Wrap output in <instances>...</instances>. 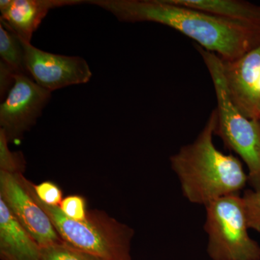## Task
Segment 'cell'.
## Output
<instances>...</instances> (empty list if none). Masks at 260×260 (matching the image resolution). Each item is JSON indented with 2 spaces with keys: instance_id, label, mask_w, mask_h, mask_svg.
<instances>
[{
  "instance_id": "cell-1",
  "label": "cell",
  "mask_w": 260,
  "mask_h": 260,
  "mask_svg": "<svg viewBox=\"0 0 260 260\" xmlns=\"http://www.w3.org/2000/svg\"><path fill=\"white\" fill-rule=\"evenodd\" d=\"M126 23L152 22L175 29L214 52L221 60H237L260 47V28L175 4L172 0H92Z\"/></svg>"
},
{
  "instance_id": "cell-2",
  "label": "cell",
  "mask_w": 260,
  "mask_h": 260,
  "mask_svg": "<svg viewBox=\"0 0 260 260\" xmlns=\"http://www.w3.org/2000/svg\"><path fill=\"white\" fill-rule=\"evenodd\" d=\"M217 122L215 109L194 141L181 147L170 158L183 196L193 204L206 206L218 198L239 194L248 183L239 159L214 145Z\"/></svg>"
},
{
  "instance_id": "cell-3",
  "label": "cell",
  "mask_w": 260,
  "mask_h": 260,
  "mask_svg": "<svg viewBox=\"0 0 260 260\" xmlns=\"http://www.w3.org/2000/svg\"><path fill=\"white\" fill-rule=\"evenodd\" d=\"M24 181L63 242L103 260H132L133 229L98 210H89L88 217L84 220L68 218L59 207L50 206L41 201L34 193L31 181L25 177Z\"/></svg>"
},
{
  "instance_id": "cell-4",
  "label": "cell",
  "mask_w": 260,
  "mask_h": 260,
  "mask_svg": "<svg viewBox=\"0 0 260 260\" xmlns=\"http://www.w3.org/2000/svg\"><path fill=\"white\" fill-rule=\"evenodd\" d=\"M213 82L218 122L215 135L226 148L237 153L248 169V183L260 189V121L248 119L235 107L227 91L221 59L215 53L195 44Z\"/></svg>"
},
{
  "instance_id": "cell-5",
  "label": "cell",
  "mask_w": 260,
  "mask_h": 260,
  "mask_svg": "<svg viewBox=\"0 0 260 260\" xmlns=\"http://www.w3.org/2000/svg\"><path fill=\"white\" fill-rule=\"evenodd\" d=\"M205 207L207 251L212 259L260 260V246L248 232L242 195H227Z\"/></svg>"
},
{
  "instance_id": "cell-6",
  "label": "cell",
  "mask_w": 260,
  "mask_h": 260,
  "mask_svg": "<svg viewBox=\"0 0 260 260\" xmlns=\"http://www.w3.org/2000/svg\"><path fill=\"white\" fill-rule=\"evenodd\" d=\"M51 93L29 75H15L14 84L0 105V126L9 143L21 139L37 123Z\"/></svg>"
},
{
  "instance_id": "cell-7",
  "label": "cell",
  "mask_w": 260,
  "mask_h": 260,
  "mask_svg": "<svg viewBox=\"0 0 260 260\" xmlns=\"http://www.w3.org/2000/svg\"><path fill=\"white\" fill-rule=\"evenodd\" d=\"M0 199L40 247L63 242L47 214L30 194L23 174L0 172Z\"/></svg>"
},
{
  "instance_id": "cell-8",
  "label": "cell",
  "mask_w": 260,
  "mask_h": 260,
  "mask_svg": "<svg viewBox=\"0 0 260 260\" xmlns=\"http://www.w3.org/2000/svg\"><path fill=\"white\" fill-rule=\"evenodd\" d=\"M22 42V41H21ZM23 43L25 65L30 78L49 92L90 81L92 72L83 58L47 52Z\"/></svg>"
},
{
  "instance_id": "cell-9",
  "label": "cell",
  "mask_w": 260,
  "mask_h": 260,
  "mask_svg": "<svg viewBox=\"0 0 260 260\" xmlns=\"http://www.w3.org/2000/svg\"><path fill=\"white\" fill-rule=\"evenodd\" d=\"M222 61L227 91L233 104L248 119H260V47L237 60Z\"/></svg>"
},
{
  "instance_id": "cell-10",
  "label": "cell",
  "mask_w": 260,
  "mask_h": 260,
  "mask_svg": "<svg viewBox=\"0 0 260 260\" xmlns=\"http://www.w3.org/2000/svg\"><path fill=\"white\" fill-rule=\"evenodd\" d=\"M83 0H1V24L30 44L34 32L51 10L83 4Z\"/></svg>"
},
{
  "instance_id": "cell-11",
  "label": "cell",
  "mask_w": 260,
  "mask_h": 260,
  "mask_svg": "<svg viewBox=\"0 0 260 260\" xmlns=\"http://www.w3.org/2000/svg\"><path fill=\"white\" fill-rule=\"evenodd\" d=\"M2 260H41V247L0 199Z\"/></svg>"
},
{
  "instance_id": "cell-12",
  "label": "cell",
  "mask_w": 260,
  "mask_h": 260,
  "mask_svg": "<svg viewBox=\"0 0 260 260\" xmlns=\"http://www.w3.org/2000/svg\"><path fill=\"white\" fill-rule=\"evenodd\" d=\"M210 14L260 28V6L242 0H172Z\"/></svg>"
},
{
  "instance_id": "cell-13",
  "label": "cell",
  "mask_w": 260,
  "mask_h": 260,
  "mask_svg": "<svg viewBox=\"0 0 260 260\" xmlns=\"http://www.w3.org/2000/svg\"><path fill=\"white\" fill-rule=\"evenodd\" d=\"M0 56L1 61L16 74L29 75L25 65L23 43L16 34L2 24H0Z\"/></svg>"
},
{
  "instance_id": "cell-14",
  "label": "cell",
  "mask_w": 260,
  "mask_h": 260,
  "mask_svg": "<svg viewBox=\"0 0 260 260\" xmlns=\"http://www.w3.org/2000/svg\"><path fill=\"white\" fill-rule=\"evenodd\" d=\"M41 260H103L64 242L41 247Z\"/></svg>"
},
{
  "instance_id": "cell-15",
  "label": "cell",
  "mask_w": 260,
  "mask_h": 260,
  "mask_svg": "<svg viewBox=\"0 0 260 260\" xmlns=\"http://www.w3.org/2000/svg\"><path fill=\"white\" fill-rule=\"evenodd\" d=\"M9 142L3 129H0V172L10 174H23L25 161L20 152L10 150Z\"/></svg>"
},
{
  "instance_id": "cell-16",
  "label": "cell",
  "mask_w": 260,
  "mask_h": 260,
  "mask_svg": "<svg viewBox=\"0 0 260 260\" xmlns=\"http://www.w3.org/2000/svg\"><path fill=\"white\" fill-rule=\"evenodd\" d=\"M242 198L248 226L260 232V189H248Z\"/></svg>"
},
{
  "instance_id": "cell-17",
  "label": "cell",
  "mask_w": 260,
  "mask_h": 260,
  "mask_svg": "<svg viewBox=\"0 0 260 260\" xmlns=\"http://www.w3.org/2000/svg\"><path fill=\"white\" fill-rule=\"evenodd\" d=\"M59 209L68 218L75 220H84L88 217L86 200L78 194L70 195L61 201Z\"/></svg>"
},
{
  "instance_id": "cell-18",
  "label": "cell",
  "mask_w": 260,
  "mask_h": 260,
  "mask_svg": "<svg viewBox=\"0 0 260 260\" xmlns=\"http://www.w3.org/2000/svg\"><path fill=\"white\" fill-rule=\"evenodd\" d=\"M32 189L38 198L48 205L59 207L62 198V191L55 183L51 181H44L39 184L32 183Z\"/></svg>"
},
{
  "instance_id": "cell-19",
  "label": "cell",
  "mask_w": 260,
  "mask_h": 260,
  "mask_svg": "<svg viewBox=\"0 0 260 260\" xmlns=\"http://www.w3.org/2000/svg\"><path fill=\"white\" fill-rule=\"evenodd\" d=\"M259 88L260 90V75H259Z\"/></svg>"
},
{
  "instance_id": "cell-20",
  "label": "cell",
  "mask_w": 260,
  "mask_h": 260,
  "mask_svg": "<svg viewBox=\"0 0 260 260\" xmlns=\"http://www.w3.org/2000/svg\"><path fill=\"white\" fill-rule=\"evenodd\" d=\"M259 121H260V119H259Z\"/></svg>"
}]
</instances>
